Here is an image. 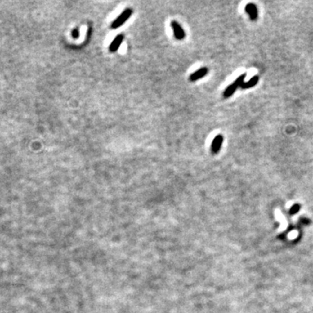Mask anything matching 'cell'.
I'll use <instances>...</instances> for the list:
<instances>
[{
  "label": "cell",
  "mask_w": 313,
  "mask_h": 313,
  "mask_svg": "<svg viewBox=\"0 0 313 313\" xmlns=\"http://www.w3.org/2000/svg\"><path fill=\"white\" fill-rule=\"evenodd\" d=\"M132 12L133 10L132 8H126L122 13L119 15L118 18L115 19L113 22L111 23L110 28L115 30V29L119 28L121 25H123V24L126 22L129 18H131V16L132 15Z\"/></svg>",
  "instance_id": "1"
},
{
  "label": "cell",
  "mask_w": 313,
  "mask_h": 313,
  "mask_svg": "<svg viewBox=\"0 0 313 313\" xmlns=\"http://www.w3.org/2000/svg\"><path fill=\"white\" fill-rule=\"evenodd\" d=\"M245 77H246V73H244V74H242L241 76H239L238 78L235 80L232 84H230V85H229L227 88L225 89V91L224 92V94H223L224 97L227 98V97H230V96H232L233 93L237 91V89H238V87H240V85L244 82V80L245 78Z\"/></svg>",
  "instance_id": "2"
},
{
  "label": "cell",
  "mask_w": 313,
  "mask_h": 313,
  "mask_svg": "<svg viewBox=\"0 0 313 313\" xmlns=\"http://www.w3.org/2000/svg\"><path fill=\"white\" fill-rule=\"evenodd\" d=\"M171 26H172V31H173V34H174V37L177 40H182L184 39L185 38V32L184 31V29L182 28L180 25L178 23L173 20L171 23Z\"/></svg>",
  "instance_id": "3"
},
{
  "label": "cell",
  "mask_w": 313,
  "mask_h": 313,
  "mask_svg": "<svg viewBox=\"0 0 313 313\" xmlns=\"http://www.w3.org/2000/svg\"><path fill=\"white\" fill-rule=\"evenodd\" d=\"M123 38H124V36L122 33L117 36L113 39V41L110 43V46H109V51L112 53L116 52L118 50L119 47H120V45L123 43Z\"/></svg>",
  "instance_id": "4"
},
{
  "label": "cell",
  "mask_w": 313,
  "mask_h": 313,
  "mask_svg": "<svg viewBox=\"0 0 313 313\" xmlns=\"http://www.w3.org/2000/svg\"><path fill=\"white\" fill-rule=\"evenodd\" d=\"M208 71H208V68L202 67V68L199 69L197 71L193 72L192 74H190L189 79H190V82H195V81L200 79V78H203L204 76L207 75Z\"/></svg>",
  "instance_id": "5"
},
{
  "label": "cell",
  "mask_w": 313,
  "mask_h": 313,
  "mask_svg": "<svg viewBox=\"0 0 313 313\" xmlns=\"http://www.w3.org/2000/svg\"><path fill=\"white\" fill-rule=\"evenodd\" d=\"M223 140H224V137H223L222 135H217V136L214 137V139H213L212 144V152L213 154L218 153V151L220 150Z\"/></svg>",
  "instance_id": "6"
},
{
  "label": "cell",
  "mask_w": 313,
  "mask_h": 313,
  "mask_svg": "<svg viewBox=\"0 0 313 313\" xmlns=\"http://www.w3.org/2000/svg\"><path fill=\"white\" fill-rule=\"evenodd\" d=\"M245 11H246L250 18L252 21H255L257 18V6L254 4H248L245 6Z\"/></svg>",
  "instance_id": "7"
},
{
  "label": "cell",
  "mask_w": 313,
  "mask_h": 313,
  "mask_svg": "<svg viewBox=\"0 0 313 313\" xmlns=\"http://www.w3.org/2000/svg\"><path fill=\"white\" fill-rule=\"evenodd\" d=\"M258 80H259V77H258V76H254V77L249 80L248 82H244V83L240 85V88L248 89L251 88V87H253V86H255V85L257 84Z\"/></svg>",
  "instance_id": "8"
},
{
  "label": "cell",
  "mask_w": 313,
  "mask_h": 313,
  "mask_svg": "<svg viewBox=\"0 0 313 313\" xmlns=\"http://www.w3.org/2000/svg\"><path fill=\"white\" fill-rule=\"evenodd\" d=\"M71 35H72V37H73L74 38H78V36H79V30H78V28H75V29L72 31V32H71Z\"/></svg>",
  "instance_id": "9"
}]
</instances>
